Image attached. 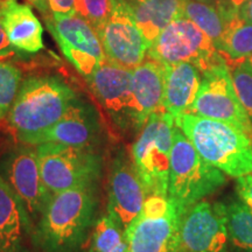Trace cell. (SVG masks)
<instances>
[{"label":"cell","mask_w":252,"mask_h":252,"mask_svg":"<svg viewBox=\"0 0 252 252\" xmlns=\"http://www.w3.org/2000/svg\"><path fill=\"white\" fill-rule=\"evenodd\" d=\"M97 185L53 194L34 231L42 252H76L94 225Z\"/></svg>","instance_id":"cell-1"},{"label":"cell","mask_w":252,"mask_h":252,"mask_svg":"<svg viewBox=\"0 0 252 252\" xmlns=\"http://www.w3.org/2000/svg\"><path fill=\"white\" fill-rule=\"evenodd\" d=\"M175 124L210 165L225 175L239 178L252 173V139L224 122L184 113Z\"/></svg>","instance_id":"cell-2"},{"label":"cell","mask_w":252,"mask_h":252,"mask_svg":"<svg viewBox=\"0 0 252 252\" xmlns=\"http://www.w3.org/2000/svg\"><path fill=\"white\" fill-rule=\"evenodd\" d=\"M75 99L74 91L58 77H28L9 110V126L18 139L27 144L58 123Z\"/></svg>","instance_id":"cell-3"},{"label":"cell","mask_w":252,"mask_h":252,"mask_svg":"<svg viewBox=\"0 0 252 252\" xmlns=\"http://www.w3.org/2000/svg\"><path fill=\"white\" fill-rule=\"evenodd\" d=\"M226 184L225 174L208 163L178 126L174 128L167 197L179 215Z\"/></svg>","instance_id":"cell-4"},{"label":"cell","mask_w":252,"mask_h":252,"mask_svg":"<svg viewBox=\"0 0 252 252\" xmlns=\"http://www.w3.org/2000/svg\"><path fill=\"white\" fill-rule=\"evenodd\" d=\"M175 118L166 110L153 113L132 145V161L149 195L168 193Z\"/></svg>","instance_id":"cell-5"},{"label":"cell","mask_w":252,"mask_h":252,"mask_svg":"<svg viewBox=\"0 0 252 252\" xmlns=\"http://www.w3.org/2000/svg\"><path fill=\"white\" fill-rule=\"evenodd\" d=\"M147 58L162 64L191 63L201 74L226 63L212 39L186 17L175 19L159 34L150 46Z\"/></svg>","instance_id":"cell-6"},{"label":"cell","mask_w":252,"mask_h":252,"mask_svg":"<svg viewBox=\"0 0 252 252\" xmlns=\"http://www.w3.org/2000/svg\"><path fill=\"white\" fill-rule=\"evenodd\" d=\"M36 152L43 182L52 194L97 185L99 180L102 158L91 147L43 143L37 145Z\"/></svg>","instance_id":"cell-7"},{"label":"cell","mask_w":252,"mask_h":252,"mask_svg":"<svg viewBox=\"0 0 252 252\" xmlns=\"http://www.w3.org/2000/svg\"><path fill=\"white\" fill-rule=\"evenodd\" d=\"M180 215L163 195H149L125 230L128 252H175Z\"/></svg>","instance_id":"cell-8"},{"label":"cell","mask_w":252,"mask_h":252,"mask_svg":"<svg viewBox=\"0 0 252 252\" xmlns=\"http://www.w3.org/2000/svg\"><path fill=\"white\" fill-rule=\"evenodd\" d=\"M188 113L224 122L252 139V122L236 94L226 63L202 74L200 89Z\"/></svg>","instance_id":"cell-9"},{"label":"cell","mask_w":252,"mask_h":252,"mask_svg":"<svg viewBox=\"0 0 252 252\" xmlns=\"http://www.w3.org/2000/svg\"><path fill=\"white\" fill-rule=\"evenodd\" d=\"M226 204L200 201L180 217L175 252H230Z\"/></svg>","instance_id":"cell-10"},{"label":"cell","mask_w":252,"mask_h":252,"mask_svg":"<svg viewBox=\"0 0 252 252\" xmlns=\"http://www.w3.org/2000/svg\"><path fill=\"white\" fill-rule=\"evenodd\" d=\"M96 32L106 59L115 64L132 70L146 59L150 43L135 24L126 0H112L109 18Z\"/></svg>","instance_id":"cell-11"},{"label":"cell","mask_w":252,"mask_h":252,"mask_svg":"<svg viewBox=\"0 0 252 252\" xmlns=\"http://www.w3.org/2000/svg\"><path fill=\"white\" fill-rule=\"evenodd\" d=\"M47 26L65 58L87 80L105 61L98 34L82 15H53Z\"/></svg>","instance_id":"cell-12"},{"label":"cell","mask_w":252,"mask_h":252,"mask_svg":"<svg viewBox=\"0 0 252 252\" xmlns=\"http://www.w3.org/2000/svg\"><path fill=\"white\" fill-rule=\"evenodd\" d=\"M5 181L14 190L33 224L39 220L52 198L41 175L37 152L30 147L19 146L7 153L1 163Z\"/></svg>","instance_id":"cell-13"},{"label":"cell","mask_w":252,"mask_h":252,"mask_svg":"<svg viewBox=\"0 0 252 252\" xmlns=\"http://www.w3.org/2000/svg\"><path fill=\"white\" fill-rule=\"evenodd\" d=\"M88 81L118 128L139 130L132 89V70L105 59Z\"/></svg>","instance_id":"cell-14"},{"label":"cell","mask_w":252,"mask_h":252,"mask_svg":"<svg viewBox=\"0 0 252 252\" xmlns=\"http://www.w3.org/2000/svg\"><path fill=\"white\" fill-rule=\"evenodd\" d=\"M149 193L124 150L113 159L108 187V214L126 230L138 216Z\"/></svg>","instance_id":"cell-15"},{"label":"cell","mask_w":252,"mask_h":252,"mask_svg":"<svg viewBox=\"0 0 252 252\" xmlns=\"http://www.w3.org/2000/svg\"><path fill=\"white\" fill-rule=\"evenodd\" d=\"M99 135L97 115L87 104L75 99L58 123L28 140V145L58 143L76 147H91Z\"/></svg>","instance_id":"cell-16"},{"label":"cell","mask_w":252,"mask_h":252,"mask_svg":"<svg viewBox=\"0 0 252 252\" xmlns=\"http://www.w3.org/2000/svg\"><path fill=\"white\" fill-rule=\"evenodd\" d=\"M165 76L166 65L150 58L132 69V89L139 130L153 113L165 110Z\"/></svg>","instance_id":"cell-17"},{"label":"cell","mask_w":252,"mask_h":252,"mask_svg":"<svg viewBox=\"0 0 252 252\" xmlns=\"http://www.w3.org/2000/svg\"><path fill=\"white\" fill-rule=\"evenodd\" d=\"M0 23L14 49L34 54L43 48V27L30 5L1 0Z\"/></svg>","instance_id":"cell-18"},{"label":"cell","mask_w":252,"mask_h":252,"mask_svg":"<svg viewBox=\"0 0 252 252\" xmlns=\"http://www.w3.org/2000/svg\"><path fill=\"white\" fill-rule=\"evenodd\" d=\"M32 223L14 190L0 175V252H26Z\"/></svg>","instance_id":"cell-19"},{"label":"cell","mask_w":252,"mask_h":252,"mask_svg":"<svg viewBox=\"0 0 252 252\" xmlns=\"http://www.w3.org/2000/svg\"><path fill=\"white\" fill-rule=\"evenodd\" d=\"M166 65L163 108L174 118L188 113L200 89L202 74L194 64L179 62Z\"/></svg>","instance_id":"cell-20"},{"label":"cell","mask_w":252,"mask_h":252,"mask_svg":"<svg viewBox=\"0 0 252 252\" xmlns=\"http://www.w3.org/2000/svg\"><path fill=\"white\" fill-rule=\"evenodd\" d=\"M131 8L135 24L150 46L172 21L184 17V0H145L131 5Z\"/></svg>","instance_id":"cell-21"},{"label":"cell","mask_w":252,"mask_h":252,"mask_svg":"<svg viewBox=\"0 0 252 252\" xmlns=\"http://www.w3.org/2000/svg\"><path fill=\"white\" fill-rule=\"evenodd\" d=\"M237 7L225 1L208 4L198 0H184V17L193 21L212 39L216 48H220L223 35L230 19L234 17Z\"/></svg>","instance_id":"cell-22"},{"label":"cell","mask_w":252,"mask_h":252,"mask_svg":"<svg viewBox=\"0 0 252 252\" xmlns=\"http://www.w3.org/2000/svg\"><path fill=\"white\" fill-rule=\"evenodd\" d=\"M219 50L229 68L252 56V25L242 20L238 12L230 19Z\"/></svg>","instance_id":"cell-23"},{"label":"cell","mask_w":252,"mask_h":252,"mask_svg":"<svg viewBox=\"0 0 252 252\" xmlns=\"http://www.w3.org/2000/svg\"><path fill=\"white\" fill-rule=\"evenodd\" d=\"M230 248L234 252H252V210L239 200L226 204Z\"/></svg>","instance_id":"cell-24"},{"label":"cell","mask_w":252,"mask_h":252,"mask_svg":"<svg viewBox=\"0 0 252 252\" xmlns=\"http://www.w3.org/2000/svg\"><path fill=\"white\" fill-rule=\"evenodd\" d=\"M90 252H128L125 230L109 215H102L94 223Z\"/></svg>","instance_id":"cell-25"},{"label":"cell","mask_w":252,"mask_h":252,"mask_svg":"<svg viewBox=\"0 0 252 252\" xmlns=\"http://www.w3.org/2000/svg\"><path fill=\"white\" fill-rule=\"evenodd\" d=\"M21 86V71L0 60V121L8 116Z\"/></svg>","instance_id":"cell-26"},{"label":"cell","mask_w":252,"mask_h":252,"mask_svg":"<svg viewBox=\"0 0 252 252\" xmlns=\"http://www.w3.org/2000/svg\"><path fill=\"white\" fill-rule=\"evenodd\" d=\"M229 69L236 94L252 122V67L244 61Z\"/></svg>","instance_id":"cell-27"},{"label":"cell","mask_w":252,"mask_h":252,"mask_svg":"<svg viewBox=\"0 0 252 252\" xmlns=\"http://www.w3.org/2000/svg\"><path fill=\"white\" fill-rule=\"evenodd\" d=\"M112 7V0H80L78 14L87 19L94 30L105 23Z\"/></svg>","instance_id":"cell-28"},{"label":"cell","mask_w":252,"mask_h":252,"mask_svg":"<svg viewBox=\"0 0 252 252\" xmlns=\"http://www.w3.org/2000/svg\"><path fill=\"white\" fill-rule=\"evenodd\" d=\"M52 15L78 14L80 0H48Z\"/></svg>","instance_id":"cell-29"},{"label":"cell","mask_w":252,"mask_h":252,"mask_svg":"<svg viewBox=\"0 0 252 252\" xmlns=\"http://www.w3.org/2000/svg\"><path fill=\"white\" fill-rule=\"evenodd\" d=\"M236 190L239 198L252 210V173L237 178Z\"/></svg>","instance_id":"cell-30"},{"label":"cell","mask_w":252,"mask_h":252,"mask_svg":"<svg viewBox=\"0 0 252 252\" xmlns=\"http://www.w3.org/2000/svg\"><path fill=\"white\" fill-rule=\"evenodd\" d=\"M14 53L13 46L9 42L7 35H6L4 27L0 23V59L12 55Z\"/></svg>","instance_id":"cell-31"},{"label":"cell","mask_w":252,"mask_h":252,"mask_svg":"<svg viewBox=\"0 0 252 252\" xmlns=\"http://www.w3.org/2000/svg\"><path fill=\"white\" fill-rule=\"evenodd\" d=\"M237 12L242 20L252 25V0H245L243 4L238 6Z\"/></svg>","instance_id":"cell-32"},{"label":"cell","mask_w":252,"mask_h":252,"mask_svg":"<svg viewBox=\"0 0 252 252\" xmlns=\"http://www.w3.org/2000/svg\"><path fill=\"white\" fill-rule=\"evenodd\" d=\"M27 1L31 2L33 6H35V7L40 11V13L45 15L46 20L52 19L53 15H52V13H50L48 0H27Z\"/></svg>","instance_id":"cell-33"},{"label":"cell","mask_w":252,"mask_h":252,"mask_svg":"<svg viewBox=\"0 0 252 252\" xmlns=\"http://www.w3.org/2000/svg\"><path fill=\"white\" fill-rule=\"evenodd\" d=\"M229 1H230V4H231L232 6H235V7H238L239 5L243 4L245 0H229Z\"/></svg>","instance_id":"cell-34"},{"label":"cell","mask_w":252,"mask_h":252,"mask_svg":"<svg viewBox=\"0 0 252 252\" xmlns=\"http://www.w3.org/2000/svg\"><path fill=\"white\" fill-rule=\"evenodd\" d=\"M127 2H130L131 5H135V4H140V2H144L145 0H126Z\"/></svg>","instance_id":"cell-35"},{"label":"cell","mask_w":252,"mask_h":252,"mask_svg":"<svg viewBox=\"0 0 252 252\" xmlns=\"http://www.w3.org/2000/svg\"><path fill=\"white\" fill-rule=\"evenodd\" d=\"M198 1H202V2H208V4H215V2L220 1V0H198Z\"/></svg>","instance_id":"cell-36"},{"label":"cell","mask_w":252,"mask_h":252,"mask_svg":"<svg viewBox=\"0 0 252 252\" xmlns=\"http://www.w3.org/2000/svg\"><path fill=\"white\" fill-rule=\"evenodd\" d=\"M248 62H249V63H250V65H251V67H252V56H251V58H250V59H249V60H248Z\"/></svg>","instance_id":"cell-37"},{"label":"cell","mask_w":252,"mask_h":252,"mask_svg":"<svg viewBox=\"0 0 252 252\" xmlns=\"http://www.w3.org/2000/svg\"><path fill=\"white\" fill-rule=\"evenodd\" d=\"M0 2H1V0H0Z\"/></svg>","instance_id":"cell-38"}]
</instances>
